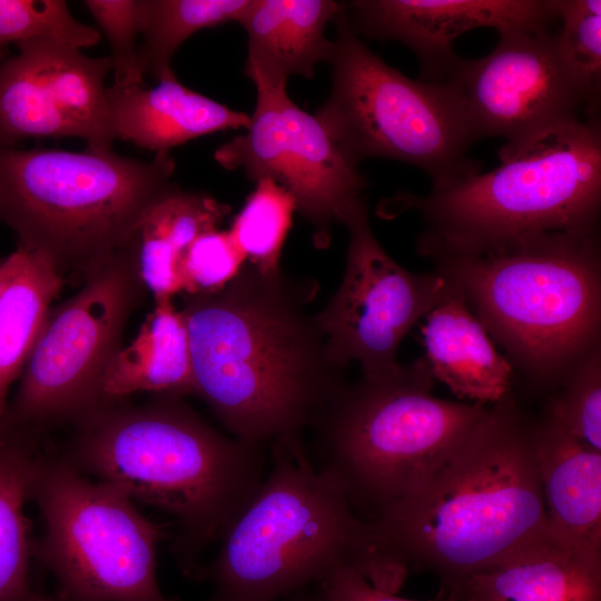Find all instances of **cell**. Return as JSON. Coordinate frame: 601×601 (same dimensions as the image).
Segmentation results:
<instances>
[{
    "mask_svg": "<svg viewBox=\"0 0 601 601\" xmlns=\"http://www.w3.org/2000/svg\"><path fill=\"white\" fill-rule=\"evenodd\" d=\"M422 335L424 359L433 378L459 398L485 406L512 394V365L446 280L440 298L425 315Z\"/></svg>",
    "mask_w": 601,
    "mask_h": 601,
    "instance_id": "17",
    "label": "cell"
},
{
    "mask_svg": "<svg viewBox=\"0 0 601 601\" xmlns=\"http://www.w3.org/2000/svg\"><path fill=\"white\" fill-rule=\"evenodd\" d=\"M29 601H57L55 598L36 593Z\"/></svg>",
    "mask_w": 601,
    "mask_h": 601,
    "instance_id": "35",
    "label": "cell"
},
{
    "mask_svg": "<svg viewBox=\"0 0 601 601\" xmlns=\"http://www.w3.org/2000/svg\"><path fill=\"white\" fill-rule=\"evenodd\" d=\"M542 408L601 452V346L580 358L545 397Z\"/></svg>",
    "mask_w": 601,
    "mask_h": 601,
    "instance_id": "29",
    "label": "cell"
},
{
    "mask_svg": "<svg viewBox=\"0 0 601 601\" xmlns=\"http://www.w3.org/2000/svg\"><path fill=\"white\" fill-rule=\"evenodd\" d=\"M278 601H333L323 584H316Z\"/></svg>",
    "mask_w": 601,
    "mask_h": 601,
    "instance_id": "34",
    "label": "cell"
},
{
    "mask_svg": "<svg viewBox=\"0 0 601 601\" xmlns=\"http://www.w3.org/2000/svg\"><path fill=\"white\" fill-rule=\"evenodd\" d=\"M500 165L385 201L396 216L417 211V252L432 260L474 256L544 234L598 230L601 208V124L580 118L506 142Z\"/></svg>",
    "mask_w": 601,
    "mask_h": 601,
    "instance_id": "5",
    "label": "cell"
},
{
    "mask_svg": "<svg viewBox=\"0 0 601 601\" xmlns=\"http://www.w3.org/2000/svg\"><path fill=\"white\" fill-rule=\"evenodd\" d=\"M43 433L0 422V601H29L35 543L24 506Z\"/></svg>",
    "mask_w": 601,
    "mask_h": 601,
    "instance_id": "24",
    "label": "cell"
},
{
    "mask_svg": "<svg viewBox=\"0 0 601 601\" xmlns=\"http://www.w3.org/2000/svg\"><path fill=\"white\" fill-rule=\"evenodd\" d=\"M31 53L53 100L89 149H112L117 140L105 80L109 57L92 58L80 49L49 39L22 42Z\"/></svg>",
    "mask_w": 601,
    "mask_h": 601,
    "instance_id": "25",
    "label": "cell"
},
{
    "mask_svg": "<svg viewBox=\"0 0 601 601\" xmlns=\"http://www.w3.org/2000/svg\"><path fill=\"white\" fill-rule=\"evenodd\" d=\"M154 303L137 336L108 363L99 384L100 406L142 392L179 397L196 394L185 318L173 299Z\"/></svg>",
    "mask_w": 601,
    "mask_h": 601,
    "instance_id": "21",
    "label": "cell"
},
{
    "mask_svg": "<svg viewBox=\"0 0 601 601\" xmlns=\"http://www.w3.org/2000/svg\"><path fill=\"white\" fill-rule=\"evenodd\" d=\"M116 139L155 154H169L191 139L228 129H247L250 117L194 91L169 77L152 88L107 87Z\"/></svg>",
    "mask_w": 601,
    "mask_h": 601,
    "instance_id": "18",
    "label": "cell"
},
{
    "mask_svg": "<svg viewBox=\"0 0 601 601\" xmlns=\"http://www.w3.org/2000/svg\"><path fill=\"white\" fill-rule=\"evenodd\" d=\"M444 81L474 141L502 137L515 142L565 121L592 118L560 58L553 29L500 33L491 53L459 57Z\"/></svg>",
    "mask_w": 601,
    "mask_h": 601,
    "instance_id": "14",
    "label": "cell"
},
{
    "mask_svg": "<svg viewBox=\"0 0 601 601\" xmlns=\"http://www.w3.org/2000/svg\"><path fill=\"white\" fill-rule=\"evenodd\" d=\"M312 293L245 264L220 290L184 295L196 394L233 436L302 439L348 383L306 309Z\"/></svg>",
    "mask_w": 601,
    "mask_h": 601,
    "instance_id": "1",
    "label": "cell"
},
{
    "mask_svg": "<svg viewBox=\"0 0 601 601\" xmlns=\"http://www.w3.org/2000/svg\"><path fill=\"white\" fill-rule=\"evenodd\" d=\"M66 278L41 254L18 245L0 257V422Z\"/></svg>",
    "mask_w": 601,
    "mask_h": 601,
    "instance_id": "23",
    "label": "cell"
},
{
    "mask_svg": "<svg viewBox=\"0 0 601 601\" xmlns=\"http://www.w3.org/2000/svg\"><path fill=\"white\" fill-rule=\"evenodd\" d=\"M246 257L228 230L218 228L199 235L187 249L180 267L181 293H215L231 282Z\"/></svg>",
    "mask_w": 601,
    "mask_h": 601,
    "instance_id": "32",
    "label": "cell"
},
{
    "mask_svg": "<svg viewBox=\"0 0 601 601\" xmlns=\"http://www.w3.org/2000/svg\"><path fill=\"white\" fill-rule=\"evenodd\" d=\"M321 584L327 590L333 601H420L380 590L352 568L338 569ZM427 601L456 600L447 594H440L436 599Z\"/></svg>",
    "mask_w": 601,
    "mask_h": 601,
    "instance_id": "33",
    "label": "cell"
},
{
    "mask_svg": "<svg viewBox=\"0 0 601 601\" xmlns=\"http://www.w3.org/2000/svg\"><path fill=\"white\" fill-rule=\"evenodd\" d=\"M373 522L390 556L436 575L441 594L551 538L533 416L513 393L486 407L432 477Z\"/></svg>",
    "mask_w": 601,
    "mask_h": 601,
    "instance_id": "3",
    "label": "cell"
},
{
    "mask_svg": "<svg viewBox=\"0 0 601 601\" xmlns=\"http://www.w3.org/2000/svg\"><path fill=\"white\" fill-rule=\"evenodd\" d=\"M560 58L579 89L589 117L597 118L601 96V1L556 0Z\"/></svg>",
    "mask_w": 601,
    "mask_h": 601,
    "instance_id": "28",
    "label": "cell"
},
{
    "mask_svg": "<svg viewBox=\"0 0 601 601\" xmlns=\"http://www.w3.org/2000/svg\"><path fill=\"white\" fill-rule=\"evenodd\" d=\"M329 63L332 89L314 114L356 164L390 158L447 184L481 171L469 157L475 142L451 86L411 79L372 52L348 24L344 8Z\"/></svg>",
    "mask_w": 601,
    "mask_h": 601,
    "instance_id": "9",
    "label": "cell"
},
{
    "mask_svg": "<svg viewBox=\"0 0 601 601\" xmlns=\"http://www.w3.org/2000/svg\"><path fill=\"white\" fill-rule=\"evenodd\" d=\"M230 207L211 196L174 186L142 217L131 253L154 302L181 293L180 267L191 243L218 228Z\"/></svg>",
    "mask_w": 601,
    "mask_h": 601,
    "instance_id": "22",
    "label": "cell"
},
{
    "mask_svg": "<svg viewBox=\"0 0 601 601\" xmlns=\"http://www.w3.org/2000/svg\"><path fill=\"white\" fill-rule=\"evenodd\" d=\"M349 233L342 283L315 314L329 358L344 368L361 365L372 376L396 368L398 346L440 298L444 278L413 273L396 263L375 237L366 200L344 219Z\"/></svg>",
    "mask_w": 601,
    "mask_h": 601,
    "instance_id": "13",
    "label": "cell"
},
{
    "mask_svg": "<svg viewBox=\"0 0 601 601\" xmlns=\"http://www.w3.org/2000/svg\"><path fill=\"white\" fill-rule=\"evenodd\" d=\"M30 501L45 524L33 555L52 573L57 601H179L157 580L166 531L122 491L41 450Z\"/></svg>",
    "mask_w": 601,
    "mask_h": 601,
    "instance_id": "10",
    "label": "cell"
},
{
    "mask_svg": "<svg viewBox=\"0 0 601 601\" xmlns=\"http://www.w3.org/2000/svg\"><path fill=\"white\" fill-rule=\"evenodd\" d=\"M343 8L332 0H252L238 21L247 35L246 77L276 86L312 78L331 60L334 42L325 28Z\"/></svg>",
    "mask_w": 601,
    "mask_h": 601,
    "instance_id": "19",
    "label": "cell"
},
{
    "mask_svg": "<svg viewBox=\"0 0 601 601\" xmlns=\"http://www.w3.org/2000/svg\"><path fill=\"white\" fill-rule=\"evenodd\" d=\"M252 0H144V22L138 47L142 75L156 82L174 77L171 60L197 31L238 21Z\"/></svg>",
    "mask_w": 601,
    "mask_h": 601,
    "instance_id": "26",
    "label": "cell"
},
{
    "mask_svg": "<svg viewBox=\"0 0 601 601\" xmlns=\"http://www.w3.org/2000/svg\"><path fill=\"white\" fill-rule=\"evenodd\" d=\"M146 292L128 249L52 306L2 421L46 433L98 408L102 374Z\"/></svg>",
    "mask_w": 601,
    "mask_h": 601,
    "instance_id": "11",
    "label": "cell"
},
{
    "mask_svg": "<svg viewBox=\"0 0 601 601\" xmlns=\"http://www.w3.org/2000/svg\"><path fill=\"white\" fill-rule=\"evenodd\" d=\"M37 39L81 49L97 45L100 32L78 21L63 0H0V50Z\"/></svg>",
    "mask_w": 601,
    "mask_h": 601,
    "instance_id": "30",
    "label": "cell"
},
{
    "mask_svg": "<svg viewBox=\"0 0 601 601\" xmlns=\"http://www.w3.org/2000/svg\"><path fill=\"white\" fill-rule=\"evenodd\" d=\"M110 47L112 85L142 86L138 47L144 22V0H86Z\"/></svg>",
    "mask_w": 601,
    "mask_h": 601,
    "instance_id": "31",
    "label": "cell"
},
{
    "mask_svg": "<svg viewBox=\"0 0 601 601\" xmlns=\"http://www.w3.org/2000/svg\"><path fill=\"white\" fill-rule=\"evenodd\" d=\"M175 169L169 154L142 160L114 149L0 145V223L82 284L130 249L145 214L176 186Z\"/></svg>",
    "mask_w": 601,
    "mask_h": 601,
    "instance_id": "7",
    "label": "cell"
},
{
    "mask_svg": "<svg viewBox=\"0 0 601 601\" xmlns=\"http://www.w3.org/2000/svg\"><path fill=\"white\" fill-rule=\"evenodd\" d=\"M424 357L347 383L311 426L312 461L355 513L377 521L418 491L486 406L431 394Z\"/></svg>",
    "mask_w": 601,
    "mask_h": 601,
    "instance_id": "8",
    "label": "cell"
},
{
    "mask_svg": "<svg viewBox=\"0 0 601 601\" xmlns=\"http://www.w3.org/2000/svg\"><path fill=\"white\" fill-rule=\"evenodd\" d=\"M598 230L544 234L474 256L434 259L532 392L545 397L600 345Z\"/></svg>",
    "mask_w": 601,
    "mask_h": 601,
    "instance_id": "6",
    "label": "cell"
},
{
    "mask_svg": "<svg viewBox=\"0 0 601 601\" xmlns=\"http://www.w3.org/2000/svg\"><path fill=\"white\" fill-rule=\"evenodd\" d=\"M256 104L245 134L218 147L215 160L257 181L269 178L295 199L311 224L317 247H326L332 226L365 198V177L315 115L300 109L286 86L253 79Z\"/></svg>",
    "mask_w": 601,
    "mask_h": 601,
    "instance_id": "12",
    "label": "cell"
},
{
    "mask_svg": "<svg viewBox=\"0 0 601 601\" xmlns=\"http://www.w3.org/2000/svg\"><path fill=\"white\" fill-rule=\"evenodd\" d=\"M228 230L246 259L265 274L280 270L283 245L293 223V196L269 178L257 180Z\"/></svg>",
    "mask_w": 601,
    "mask_h": 601,
    "instance_id": "27",
    "label": "cell"
},
{
    "mask_svg": "<svg viewBox=\"0 0 601 601\" xmlns=\"http://www.w3.org/2000/svg\"><path fill=\"white\" fill-rule=\"evenodd\" d=\"M266 476L194 579L207 601H278L352 568L396 594L408 570L384 550L373 521L359 518L312 461L302 439L268 446Z\"/></svg>",
    "mask_w": 601,
    "mask_h": 601,
    "instance_id": "4",
    "label": "cell"
},
{
    "mask_svg": "<svg viewBox=\"0 0 601 601\" xmlns=\"http://www.w3.org/2000/svg\"><path fill=\"white\" fill-rule=\"evenodd\" d=\"M533 447L551 539L601 558V452L543 408L533 416Z\"/></svg>",
    "mask_w": 601,
    "mask_h": 601,
    "instance_id": "16",
    "label": "cell"
},
{
    "mask_svg": "<svg viewBox=\"0 0 601 601\" xmlns=\"http://www.w3.org/2000/svg\"><path fill=\"white\" fill-rule=\"evenodd\" d=\"M353 31L396 40L417 56L421 80L442 82L459 59L454 40L472 29L500 33L552 29L556 0H358L344 3Z\"/></svg>",
    "mask_w": 601,
    "mask_h": 601,
    "instance_id": "15",
    "label": "cell"
},
{
    "mask_svg": "<svg viewBox=\"0 0 601 601\" xmlns=\"http://www.w3.org/2000/svg\"><path fill=\"white\" fill-rule=\"evenodd\" d=\"M60 455L82 474L170 515L171 550L187 577L260 487L267 446L227 436L179 396L102 405L73 424Z\"/></svg>",
    "mask_w": 601,
    "mask_h": 601,
    "instance_id": "2",
    "label": "cell"
},
{
    "mask_svg": "<svg viewBox=\"0 0 601 601\" xmlns=\"http://www.w3.org/2000/svg\"><path fill=\"white\" fill-rule=\"evenodd\" d=\"M445 594L456 601H601V558L549 538L474 573Z\"/></svg>",
    "mask_w": 601,
    "mask_h": 601,
    "instance_id": "20",
    "label": "cell"
}]
</instances>
